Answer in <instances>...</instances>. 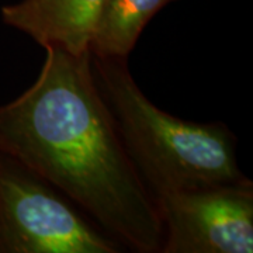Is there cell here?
Listing matches in <instances>:
<instances>
[{
  "label": "cell",
  "mask_w": 253,
  "mask_h": 253,
  "mask_svg": "<svg viewBox=\"0 0 253 253\" xmlns=\"http://www.w3.org/2000/svg\"><path fill=\"white\" fill-rule=\"evenodd\" d=\"M169 0H106L89 51L99 58H124L134 49L146 24Z\"/></svg>",
  "instance_id": "6"
},
{
  "label": "cell",
  "mask_w": 253,
  "mask_h": 253,
  "mask_svg": "<svg viewBox=\"0 0 253 253\" xmlns=\"http://www.w3.org/2000/svg\"><path fill=\"white\" fill-rule=\"evenodd\" d=\"M124 251L54 184L0 152V253Z\"/></svg>",
  "instance_id": "3"
},
{
  "label": "cell",
  "mask_w": 253,
  "mask_h": 253,
  "mask_svg": "<svg viewBox=\"0 0 253 253\" xmlns=\"http://www.w3.org/2000/svg\"><path fill=\"white\" fill-rule=\"evenodd\" d=\"M170 1H173V0H169V3H170Z\"/></svg>",
  "instance_id": "7"
},
{
  "label": "cell",
  "mask_w": 253,
  "mask_h": 253,
  "mask_svg": "<svg viewBox=\"0 0 253 253\" xmlns=\"http://www.w3.org/2000/svg\"><path fill=\"white\" fill-rule=\"evenodd\" d=\"M44 49L37 81L0 106V152L54 184L126 249L161 253L156 203L96 86L90 51Z\"/></svg>",
  "instance_id": "1"
},
{
  "label": "cell",
  "mask_w": 253,
  "mask_h": 253,
  "mask_svg": "<svg viewBox=\"0 0 253 253\" xmlns=\"http://www.w3.org/2000/svg\"><path fill=\"white\" fill-rule=\"evenodd\" d=\"M106 0H21L0 10L1 21L30 36L42 48L59 46L73 55L89 51Z\"/></svg>",
  "instance_id": "5"
},
{
  "label": "cell",
  "mask_w": 253,
  "mask_h": 253,
  "mask_svg": "<svg viewBox=\"0 0 253 253\" xmlns=\"http://www.w3.org/2000/svg\"><path fill=\"white\" fill-rule=\"evenodd\" d=\"M161 253H252L253 183L215 184L155 199Z\"/></svg>",
  "instance_id": "4"
},
{
  "label": "cell",
  "mask_w": 253,
  "mask_h": 253,
  "mask_svg": "<svg viewBox=\"0 0 253 253\" xmlns=\"http://www.w3.org/2000/svg\"><path fill=\"white\" fill-rule=\"evenodd\" d=\"M96 86L135 170L158 199L248 179L236 161V138L224 123H193L156 107L124 58L91 55Z\"/></svg>",
  "instance_id": "2"
}]
</instances>
